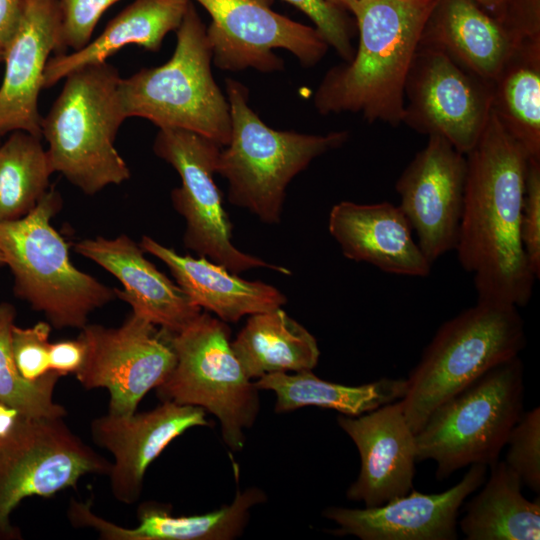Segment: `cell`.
I'll use <instances>...</instances> for the list:
<instances>
[{
	"label": "cell",
	"instance_id": "1",
	"mask_svg": "<svg viewBox=\"0 0 540 540\" xmlns=\"http://www.w3.org/2000/svg\"><path fill=\"white\" fill-rule=\"evenodd\" d=\"M466 159L458 260L477 300L525 306L537 280L521 240L528 157L491 111Z\"/></svg>",
	"mask_w": 540,
	"mask_h": 540
},
{
	"label": "cell",
	"instance_id": "2",
	"mask_svg": "<svg viewBox=\"0 0 540 540\" xmlns=\"http://www.w3.org/2000/svg\"><path fill=\"white\" fill-rule=\"evenodd\" d=\"M438 0H359L352 59L329 69L314 94L321 115L359 113L369 123H402L406 77Z\"/></svg>",
	"mask_w": 540,
	"mask_h": 540
},
{
	"label": "cell",
	"instance_id": "3",
	"mask_svg": "<svg viewBox=\"0 0 540 540\" xmlns=\"http://www.w3.org/2000/svg\"><path fill=\"white\" fill-rule=\"evenodd\" d=\"M121 77L107 61L82 66L65 77L64 86L41 121L53 172L61 173L87 195L130 178L115 147L126 119L119 102Z\"/></svg>",
	"mask_w": 540,
	"mask_h": 540
},
{
	"label": "cell",
	"instance_id": "4",
	"mask_svg": "<svg viewBox=\"0 0 540 540\" xmlns=\"http://www.w3.org/2000/svg\"><path fill=\"white\" fill-rule=\"evenodd\" d=\"M231 133L221 149L217 173L228 183V201L266 224L281 221L286 189L319 156L341 147L348 131L325 135L276 130L249 105V90L227 78Z\"/></svg>",
	"mask_w": 540,
	"mask_h": 540
},
{
	"label": "cell",
	"instance_id": "5",
	"mask_svg": "<svg viewBox=\"0 0 540 540\" xmlns=\"http://www.w3.org/2000/svg\"><path fill=\"white\" fill-rule=\"evenodd\" d=\"M176 35L175 51L165 64L121 78L122 112L126 119L140 117L159 129L189 130L224 147L231 133L230 107L214 80L206 27L192 0Z\"/></svg>",
	"mask_w": 540,
	"mask_h": 540
},
{
	"label": "cell",
	"instance_id": "6",
	"mask_svg": "<svg viewBox=\"0 0 540 540\" xmlns=\"http://www.w3.org/2000/svg\"><path fill=\"white\" fill-rule=\"evenodd\" d=\"M526 345L524 322L512 304L479 301L444 322L406 379L401 400L416 433L442 402Z\"/></svg>",
	"mask_w": 540,
	"mask_h": 540
},
{
	"label": "cell",
	"instance_id": "7",
	"mask_svg": "<svg viewBox=\"0 0 540 540\" xmlns=\"http://www.w3.org/2000/svg\"><path fill=\"white\" fill-rule=\"evenodd\" d=\"M61 207L60 193L51 188L25 217L0 222V251L17 297L56 329H82L89 315L116 294L72 264L69 245L51 224Z\"/></svg>",
	"mask_w": 540,
	"mask_h": 540
},
{
	"label": "cell",
	"instance_id": "8",
	"mask_svg": "<svg viewBox=\"0 0 540 540\" xmlns=\"http://www.w3.org/2000/svg\"><path fill=\"white\" fill-rule=\"evenodd\" d=\"M523 364L505 361L439 404L415 433L417 461L433 460L439 481L499 458L522 414Z\"/></svg>",
	"mask_w": 540,
	"mask_h": 540
},
{
	"label": "cell",
	"instance_id": "9",
	"mask_svg": "<svg viewBox=\"0 0 540 540\" xmlns=\"http://www.w3.org/2000/svg\"><path fill=\"white\" fill-rule=\"evenodd\" d=\"M164 333L175 353L176 364L156 388L157 395L162 401L196 406L212 413L220 422L227 446L233 451L241 450L244 430L254 424L259 412V389L246 376L233 352L227 323L201 312L181 331Z\"/></svg>",
	"mask_w": 540,
	"mask_h": 540
},
{
	"label": "cell",
	"instance_id": "10",
	"mask_svg": "<svg viewBox=\"0 0 540 540\" xmlns=\"http://www.w3.org/2000/svg\"><path fill=\"white\" fill-rule=\"evenodd\" d=\"M110 467L63 418L20 416L0 437V540L21 538L10 515L24 498L50 497L84 475H108Z\"/></svg>",
	"mask_w": 540,
	"mask_h": 540
},
{
	"label": "cell",
	"instance_id": "11",
	"mask_svg": "<svg viewBox=\"0 0 540 540\" xmlns=\"http://www.w3.org/2000/svg\"><path fill=\"white\" fill-rule=\"evenodd\" d=\"M223 147L201 134L178 128L159 129L153 151L178 173L181 185L171 191L173 208L184 218V246L232 273L266 267L290 274L284 267L240 251L232 243L233 225L214 181Z\"/></svg>",
	"mask_w": 540,
	"mask_h": 540
},
{
	"label": "cell",
	"instance_id": "12",
	"mask_svg": "<svg viewBox=\"0 0 540 540\" xmlns=\"http://www.w3.org/2000/svg\"><path fill=\"white\" fill-rule=\"evenodd\" d=\"M194 1L211 17L206 33L212 63L221 70L281 71L284 61L275 49L287 50L309 68L328 51V44L315 27L275 12L269 0Z\"/></svg>",
	"mask_w": 540,
	"mask_h": 540
},
{
	"label": "cell",
	"instance_id": "13",
	"mask_svg": "<svg viewBox=\"0 0 540 540\" xmlns=\"http://www.w3.org/2000/svg\"><path fill=\"white\" fill-rule=\"evenodd\" d=\"M86 358L76 374L87 389L106 388L108 413L130 417L143 397L171 374L175 353L163 330L131 313L119 327L86 324Z\"/></svg>",
	"mask_w": 540,
	"mask_h": 540
},
{
	"label": "cell",
	"instance_id": "14",
	"mask_svg": "<svg viewBox=\"0 0 540 540\" xmlns=\"http://www.w3.org/2000/svg\"><path fill=\"white\" fill-rule=\"evenodd\" d=\"M402 123L438 135L467 154L491 113L492 83L465 71L440 51L419 46L404 89Z\"/></svg>",
	"mask_w": 540,
	"mask_h": 540
},
{
	"label": "cell",
	"instance_id": "15",
	"mask_svg": "<svg viewBox=\"0 0 540 540\" xmlns=\"http://www.w3.org/2000/svg\"><path fill=\"white\" fill-rule=\"evenodd\" d=\"M466 177V155L445 138L430 135L396 182L398 206L431 264L456 248Z\"/></svg>",
	"mask_w": 540,
	"mask_h": 540
},
{
	"label": "cell",
	"instance_id": "16",
	"mask_svg": "<svg viewBox=\"0 0 540 540\" xmlns=\"http://www.w3.org/2000/svg\"><path fill=\"white\" fill-rule=\"evenodd\" d=\"M488 466L472 464L448 490L425 494L411 489L383 505L363 509L329 507L323 515L335 522V535L362 540H455L464 500L485 481Z\"/></svg>",
	"mask_w": 540,
	"mask_h": 540
},
{
	"label": "cell",
	"instance_id": "17",
	"mask_svg": "<svg viewBox=\"0 0 540 540\" xmlns=\"http://www.w3.org/2000/svg\"><path fill=\"white\" fill-rule=\"evenodd\" d=\"M208 425L205 410L172 401L130 417L107 413L94 419L93 441L113 457L108 476L114 497L136 502L147 468L168 444L190 428Z\"/></svg>",
	"mask_w": 540,
	"mask_h": 540
},
{
	"label": "cell",
	"instance_id": "18",
	"mask_svg": "<svg viewBox=\"0 0 540 540\" xmlns=\"http://www.w3.org/2000/svg\"><path fill=\"white\" fill-rule=\"evenodd\" d=\"M337 422L355 443L361 460L359 475L346 493L349 500L376 507L410 492L417 449L401 400L359 416L340 415Z\"/></svg>",
	"mask_w": 540,
	"mask_h": 540
},
{
	"label": "cell",
	"instance_id": "19",
	"mask_svg": "<svg viewBox=\"0 0 540 540\" xmlns=\"http://www.w3.org/2000/svg\"><path fill=\"white\" fill-rule=\"evenodd\" d=\"M57 0H26L18 29L3 51L0 86V137L25 131L42 138L38 97L50 54H63Z\"/></svg>",
	"mask_w": 540,
	"mask_h": 540
},
{
	"label": "cell",
	"instance_id": "20",
	"mask_svg": "<svg viewBox=\"0 0 540 540\" xmlns=\"http://www.w3.org/2000/svg\"><path fill=\"white\" fill-rule=\"evenodd\" d=\"M74 250L112 274L123 286L116 297L129 304L132 313L168 333H177L200 313L182 289L144 256V251L125 234L115 238L83 239Z\"/></svg>",
	"mask_w": 540,
	"mask_h": 540
},
{
	"label": "cell",
	"instance_id": "21",
	"mask_svg": "<svg viewBox=\"0 0 540 540\" xmlns=\"http://www.w3.org/2000/svg\"><path fill=\"white\" fill-rule=\"evenodd\" d=\"M328 230L350 260L401 276L427 277L431 272L408 219L390 202L341 201L330 210Z\"/></svg>",
	"mask_w": 540,
	"mask_h": 540
},
{
	"label": "cell",
	"instance_id": "22",
	"mask_svg": "<svg viewBox=\"0 0 540 540\" xmlns=\"http://www.w3.org/2000/svg\"><path fill=\"white\" fill-rule=\"evenodd\" d=\"M265 501L266 494L251 487L238 492L231 504L199 515L174 516L165 505L144 503L134 528L99 517L90 503L72 502L68 517L74 526L91 528L108 540H231L243 533L251 508Z\"/></svg>",
	"mask_w": 540,
	"mask_h": 540
},
{
	"label": "cell",
	"instance_id": "23",
	"mask_svg": "<svg viewBox=\"0 0 540 540\" xmlns=\"http://www.w3.org/2000/svg\"><path fill=\"white\" fill-rule=\"evenodd\" d=\"M139 245L169 268L176 284L194 305L226 323L282 307L287 302L276 287L242 279L205 257L181 255L149 236H143Z\"/></svg>",
	"mask_w": 540,
	"mask_h": 540
},
{
	"label": "cell",
	"instance_id": "24",
	"mask_svg": "<svg viewBox=\"0 0 540 540\" xmlns=\"http://www.w3.org/2000/svg\"><path fill=\"white\" fill-rule=\"evenodd\" d=\"M514 40L504 26L473 0H438L419 46L442 52L472 75L493 82Z\"/></svg>",
	"mask_w": 540,
	"mask_h": 540
},
{
	"label": "cell",
	"instance_id": "25",
	"mask_svg": "<svg viewBox=\"0 0 540 540\" xmlns=\"http://www.w3.org/2000/svg\"><path fill=\"white\" fill-rule=\"evenodd\" d=\"M191 0H134L103 32L78 51L51 57L44 71V88L54 86L74 70L105 62L127 45L159 51L165 36L179 27Z\"/></svg>",
	"mask_w": 540,
	"mask_h": 540
},
{
	"label": "cell",
	"instance_id": "26",
	"mask_svg": "<svg viewBox=\"0 0 540 540\" xmlns=\"http://www.w3.org/2000/svg\"><path fill=\"white\" fill-rule=\"evenodd\" d=\"M231 346L251 380L312 370L320 356L315 337L281 307L250 315Z\"/></svg>",
	"mask_w": 540,
	"mask_h": 540
},
{
	"label": "cell",
	"instance_id": "27",
	"mask_svg": "<svg viewBox=\"0 0 540 540\" xmlns=\"http://www.w3.org/2000/svg\"><path fill=\"white\" fill-rule=\"evenodd\" d=\"M482 490L467 503L460 529L467 540H538L540 501L527 500L522 482L505 461L490 466Z\"/></svg>",
	"mask_w": 540,
	"mask_h": 540
},
{
	"label": "cell",
	"instance_id": "28",
	"mask_svg": "<svg viewBox=\"0 0 540 540\" xmlns=\"http://www.w3.org/2000/svg\"><path fill=\"white\" fill-rule=\"evenodd\" d=\"M491 111L528 159L540 160V36L514 45L492 82Z\"/></svg>",
	"mask_w": 540,
	"mask_h": 540
},
{
	"label": "cell",
	"instance_id": "29",
	"mask_svg": "<svg viewBox=\"0 0 540 540\" xmlns=\"http://www.w3.org/2000/svg\"><path fill=\"white\" fill-rule=\"evenodd\" d=\"M254 385L259 390L275 393L277 413L316 406L346 416H359L400 400L407 388L406 379L386 377L357 386L333 383L318 378L312 370L267 374L258 378Z\"/></svg>",
	"mask_w": 540,
	"mask_h": 540
},
{
	"label": "cell",
	"instance_id": "30",
	"mask_svg": "<svg viewBox=\"0 0 540 540\" xmlns=\"http://www.w3.org/2000/svg\"><path fill=\"white\" fill-rule=\"evenodd\" d=\"M53 173L41 138L12 132L0 147V222L29 214L50 189Z\"/></svg>",
	"mask_w": 540,
	"mask_h": 540
},
{
	"label": "cell",
	"instance_id": "31",
	"mask_svg": "<svg viewBox=\"0 0 540 540\" xmlns=\"http://www.w3.org/2000/svg\"><path fill=\"white\" fill-rule=\"evenodd\" d=\"M16 311L7 302L0 303V400L28 418H63L65 408L54 401V389L61 377L49 371L30 381L19 373L11 351V330Z\"/></svg>",
	"mask_w": 540,
	"mask_h": 540
},
{
	"label": "cell",
	"instance_id": "32",
	"mask_svg": "<svg viewBox=\"0 0 540 540\" xmlns=\"http://www.w3.org/2000/svg\"><path fill=\"white\" fill-rule=\"evenodd\" d=\"M505 462L516 472L522 484L533 492L540 491V408L521 416L511 429L505 446Z\"/></svg>",
	"mask_w": 540,
	"mask_h": 540
},
{
	"label": "cell",
	"instance_id": "33",
	"mask_svg": "<svg viewBox=\"0 0 540 540\" xmlns=\"http://www.w3.org/2000/svg\"><path fill=\"white\" fill-rule=\"evenodd\" d=\"M283 1L293 5L307 15L328 46L332 47L344 62L352 59L355 52L352 43L355 30L346 10L333 5L327 0Z\"/></svg>",
	"mask_w": 540,
	"mask_h": 540
},
{
	"label": "cell",
	"instance_id": "34",
	"mask_svg": "<svg viewBox=\"0 0 540 540\" xmlns=\"http://www.w3.org/2000/svg\"><path fill=\"white\" fill-rule=\"evenodd\" d=\"M49 322L41 321L32 327L21 328L14 324L11 330V351L15 365L27 380L35 381L50 371Z\"/></svg>",
	"mask_w": 540,
	"mask_h": 540
},
{
	"label": "cell",
	"instance_id": "35",
	"mask_svg": "<svg viewBox=\"0 0 540 540\" xmlns=\"http://www.w3.org/2000/svg\"><path fill=\"white\" fill-rule=\"evenodd\" d=\"M119 0H57L61 17L60 42L63 53L78 51L92 38L104 12Z\"/></svg>",
	"mask_w": 540,
	"mask_h": 540
},
{
	"label": "cell",
	"instance_id": "36",
	"mask_svg": "<svg viewBox=\"0 0 540 540\" xmlns=\"http://www.w3.org/2000/svg\"><path fill=\"white\" fill-rule=\"evenodd\" d=\"M521 240L529 265L540 276V160L528 159L521 213Z\"/></svg>",
	"mask_w": 540,
	"mask_h": 540
},
{
	"label": "cell",
	"instance_id": "37",
	"mask_svg": "<svg viewBox=\"0 0 540 540\" xmlns=\"http://www.w3.org/2000/svg\"><path fill=\"white\" fill-rule=\"evenodd\" d=\"M86 358V344L79 336L75 340H62L50 344V371L60 376L77 374Z\"/></svg>",
	"mask_w": 540,
	"mask_h": 540
},
{
	"label": "cell",
	"instance_id": "38",
	"mask_svg": "<svg viewBox=\"0 0 540 540\" xmlns=\"http://www.w3.org/2000/svg\"><path fill=\"white\" fill-rule=\"evenodd\" d=\"M26 0H0V51L3 52L16 33Z\"/></svg>",
	"mask_w": 540,
	"mask_h": 540
},
{
	"label": "cell",
	"instance_id": "39",
	"mask_svg": "<svg viewBox=\"0 0 540 540\" xmlns=\"http://www.w3.org/2000/svg\"><path fill=\"white\" fill-rule=\"evenodd\" d=\"M21 415L0 400V437L6 435Z\"/></svg>",
	"mask_w": 540,
	"mask_h": 540
},
{
	"label": "cell",
	"instance_id": "40",
	"mask_svg": "<svg viewBox=\"0 0 540 540\" xmlns=\"http://www.w3.org/2000/svg\"><path fill=\"white\" fill-rule=\"evenodd\" d=\"M478 5L485 9H489L492 13L495 12L506 0H473Z\"/></svg>",
	"mask_w": 540,
	"mask_h": 540
},
{
	"label": "cell",
	"instance_id": "41",
	"mask_svg": "<svg viewBox=\"0 0 540 540\" xmlns=\"http://www.w3.org/2000/svg\"><path fill=\"white\" fill-rule=\"evenodd\" d=\"M327 1L343 10L349 11L350 7L359 0H327Z\"/></svg>",
	"mask_w": 540,
	"mask_h": 540
},
{
	"label": "cell",
	"instance_id": "42",
	"mask_svg": "<svg viewBox=\"0 0 540 540\" xmlns=\"http://www.w3.org/2000/svg\"><path fill=\"white\" fill-rule=\"evenodd\" d=\"M3 264H5V259H4L3 254L0 251V266L3 265Z\"/></svg>",
	"mask_w": 540,
	"mask_h": 540
},
{
	"label": "cell",
	"instance_id": "43",
	"mask_svg": "<svg viewBox=\"0 0 540 540\" xmlns=\"http://www.w3.org/2000/svg\"><path fill=\"white\" fill-rule=\"evenodd\" d=\"M3 61V52L0 51V62Z\"/></svg>",
	"mask_w": 540,
	"mask_h": 540
}]
</instances>
